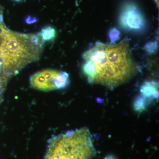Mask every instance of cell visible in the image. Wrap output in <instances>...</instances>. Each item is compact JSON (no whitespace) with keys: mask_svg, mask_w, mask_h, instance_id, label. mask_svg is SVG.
I'll return each mask as SVG.
<instances>
[{"mask_svg":"<svg viewBox=\"0 0 159 159\" xmlns=\"http://www.w3.org/2000/svg\"><path fill=\"white\" fill-rule=\"evenodd\" d=\"M82 57V70L89 82L108 88L129 81L139 71L127 39L117 44L97 42Z\"/></svg>","mask_w":159,"mask_h":159,"instance_id":"6da1fadb","label":"cell"},{"mask_svg":"<svg viewBox=\"0 0 159 159\" xmlns=\"http://www.w3.org/2000/svg\"><path fill=\"white\" fill-rule=\"evenodd\" d=\"M96 154L90 132L83 127L51 138L44 159H93Z\"/></svg>","mask_w":159,"mask_h":159,"instance_id":"7a4b0ae2","label":"cell"},{"mask_svg":"<svg viewBox=\"0 0 159 159\" xmlns=\"http://www.w3.org/2000/svg\"><path fill=\"white\" fill-rule=\"evenodd\" d=\"M42 47L31 41L29 34L9 31L0 41V57L6 76L39 58Z\"/></svg>","mask_w":159,"mask_h":159,"instance_id":"3957f363","label":"cell"},{"mask_svg":"<svg viewBox=\"0 0 159 159\" xmlns=\"http://www.w3.org/2000/svg\"><path fill=\"white\" fill-rule=\"evenodd\" d=\"M69 82L68 73L52 69L38 72L30 78V84L33 88L46 92L65 88Z\"/></svg>","mask_w":159,"mask_h":159,"instance_id":"277c9868","label":"cell"},{"mask_svg":"<svg viewBox=\"0 0 159 159\" xmlns=\"http://www.w3.org/2000/svg\"><path fill=\"white\" fill-rule=\"evenodd\" d=\"M119 22L124 29L134 31L143 30L145 25V18L141 10L132 2L126 3L122 7Z\"/></svg>","mask_w":159,"mask_h":159,"instance_id":"5b68a950","label":"cell"},{"mask_svg":"<svg viewBox=\"0 0 159 159\" xmlns=\"http://www.w3.org/2000/svg\"><path fill=\"white\" fill-rule=\"evenodd\" d=\"M142 97L144 99H150L158 97L157 84L154 82H146L141 87V89Z\"/></svg>","mask_w":159,"mask_h":159,"instance_id":"8992f818","label":"cell"},{"mask_svg":"<svg viewBox=\"0 0 159 159\" xmlns=\"http://www.w3.org/2000/svg\"><path fill=\"white\" fill-rule=\"evenodd\" d=\"M37 35L43 42H50L54 40L57 35L56 29L51 26H47L43 28Z\"/></svg>","mask_w":159,"mask_h":159,"instance_id":"52a82bcc","label":"cell"},{"mask_svg":"<svg viewBox=\"0 0 159 159\" xmlns=\"http://www.w3.org/2000/svg\"><path fill=\"white\" fill-rule=\"evenodd\" d=\"M145 107V100L142 96H139L136 98L134 102L135 109L139 111H142Z\"/></svg>","mask_w":159,"mask_h":159,"instance_id":"ba28073f","label":"cell"},{"mask_svg":"<svg viewBox=\"0 0 159 159\" xmlns=\"http://www.w3.org/2000/svg\"><path fill=\"white\" fill-rule=\"evenodd\" d=\"M120 33L119 31L116 29H112L109 33V37L111 41L113 44L119 39Z\"/></svg>","mask_w":159,"mask_h":159,"instance_id":"9c48e42d","label":"cell"},{"mask_svg":"<svg viewBox=\"0 0 159 159\" xmlns=\"http://www.w3.org/2000/svg\"><path fill=\"white\" fill-rule=\"evenodd\" d=\"M25 21L26 24H28V25H31V24L37 22L38 20L36 17H33L31 16H28L26 17Z\"/></svg>","mask_w":159,"mask_h":159,"instance_id":"30bf717a","label":"cell"},{"mask_svg":"<svg viewBox=\"0 0 159 159\" xmlns=\"http://www.w3.org/2000/svg\"><path fill=\"white\" fill-rule=\"evenodd\" d=\"M104 159H117L115 157L112 155H109L106 157Z\"/></svg>","mask_w":159,"mask_h":159,"instance_id":"8fae6325","label":"cell"},{"mask_svg":"<svg viewBox=\"0 0 159 159\" xmlns=\"http://www.w3.org/2000/svg\"><path fill=\"white\" fill-rule=\"evenodd\" d=\"M155 1L157 3L158 5L159 0H155Z\"/></svg>","mask_w":159,"mask_h":159,"instance_id":"7c38bea8","label":"cell"},{"mask_svg":"<svg viewBox=\"0 0 159 159\" xmlns=\"http://www.w3.org/2000/svg\"><path fill=\"white\" fill-rule=\"evenodd\" d=\"M14 1H16V2H21V1H22V0H14Z\"/></svg>","mask_w":159,"mask_h":159,"instance_id":"4fadbf2b","label":"cell"}]
</instances>
